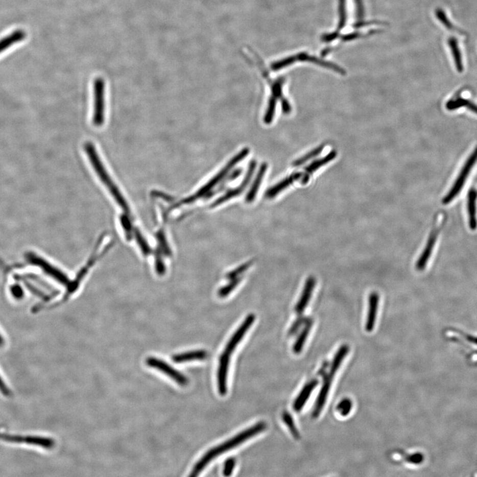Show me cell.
<instances>
[{"mask_svg": "<svg viewBox=\"0 0 477 477\" xmlns=\"http://www.w3.org/2000/svg\"><path fill=\"white\" fill-rule=\"evenodd\" d=\"M4 343H5L4 338H3V336H2V334L0 333V347H3Z\"/></svg>", "mask_w": 477, "mask_h": 477, "instance_id": "obj_41", "label": "cell"}, {"mask_svg": "<svg viewBox=\"0 0 477 477\" xmlns=\"http://www.w3.org/2000/svg\"><path fill=\"white\" fill-rule=\"evenodd\" d=\"M476 160L477 147L474 149L473 153L470 156L467 162H465V165L463 167L462 170H461L460 174L459 175V177L457 178L453 187H452V188L450 190L446 196L443 198L442 202L443 204H448L449 203L451 202L452 200L459 195L461 190H462L463 187L465 183L466 180H467L468 176H469L470 172H471L472 167H473L474 164H475Z\"/></svg>", "mask_w": 477, "mask_h": 477, "instance_id": "obj_6", "label": "cell"}, {"mask_svg": "<svg viewBox=\"0 0 477 477\" xmlns=\"http://www.w3.org/2000/svg\"><path fill=\"white\" fill-rule=\"evenodd\" d=\"M340 19L339 23V30L344 28L346 23V7H345V0H340Z\"/></svg>", "mask_w": 477, "mask_h": 477, "instance_id": "obj_31", "label": "cell"}, {"mask_svg": "<svg viewBox=\"0 0 477 477\" xmlns=\"http://www.w3.org/2000/svg\"><path fill=\"white\" fill-rule=\"evenodd\" d=\"M316 283V278L314 276H309L307 278L306 282L305 283L304 290L301 295L299 300L295 307L296 313L301 314L306 308V306L311 300V296L314 288H315Z\"/></svg>", "mask_w": 477, "mask_h": 477, "instance_id": "obj_10", "label": "cell"}, {"mask_svg": "<svg viewBox=\"0 0 477 477\" xmlns=\"http://www.w3.org/2000/svg\"><path fill=\"white\" fill-rule=\"evenodd\" d=\"M312 325V321H307L306 326H305L302 331L301 332L300 336H298L297 340H296V343H294L293 348L294 353L298 354L302 351L307 336H308L309 331H311Z\"/></svg>", "mask_w": 477, "mask_h": 477, "instance_id": "obj_25", "label": "cell"}, {"mask_svg": "<svg viewBox=\"0 0 477 477\" xmlns=\"http://www.w3.org/2000/svg\"><path fill=\"white\" fill-rule=\"evenodd\" d=\"M324 146H321L320 147H317V148L314 149V150L312 151L311 153L307 154L305 155L304 157L300 158V159L296 160V161L294 162V166H300L302 163H304L307 161V160H311L312 158L316 157L321 152H322L323 149H324Z\"/></svg>", "mask_w": 477, "mask_h": 477, "instance_id": "obj_28", "label": "cell"}, {"mask_svg": "<svg viewBox=\"0 0 477 477\" xmlns=\"http://www.w3.org/2000/svg\"><path fill=\"white\" fill-rule=\"evenodd\" d=\"M207 353L205 351H193L177 354L173 356V361L176 363L188 362L193 360H203L206 359Z\"/></svg>", "mask_w": 477, "mask_h": 477, "instance_id": "obj_21", "label": "cell"}, {"mask_svg": "<svg viewBox=\"0 0 477 477\" xmlns=\"http://www.w3.org/2000/svg\"><path fill=\"white\" fill-rule=\"evenodd\" d=\"M249 149H244V150L241 151L240 153H238V155H236L235 157L233 158V159L230 160V162L227 164L226 166L225 167L218 175H216L208 184L205 185L201 189H200L197 193H196L195 195L190 196V197L187 198L186 199L182 200L181 202L178 203V204H175V206H173L172 209L177 208V207L180 206V205L190 204V203L195 202L196 200L199 199V198L203 197L206 194L210 191L211 189L213 188V187L229 173V171L235 165V164H237V162L241 161L244 158L246 157L247 154L249 153Z\"/></svg>", "mask_w": 477, "mask_h": 477, "instance_id": "obj_4", "label": "cell"}, {"mask_svg": "<svg viewBox=\"0 0 477 477\" xmlns=\"http://www.w3.org/2000/svg\"><path fill=\"white\" fill-rule=\"evenodd\" d=\"M318 384V380H313L305 386L302 391L300 392L299 395L296 398L294 403V410L296 412H300L303 409L304 405L306 404L307 400L311 396L312 391L315 389L316 386Z\"/></svg>", "mask_w": 477, "mask_h": 477, "instance_id": "obj_16", "label": "cell"}, {"mask_svg": "<svg viewBox=\"0 0 477 477\" xmlns=\"http://www.w3.org/2000/svg\"><path fill=\"white\" fill-rule=\"evenodd\" d=\"M379 304V295L376 292L370 294L369 297V309H368L367 319L366 322V330L371 332L373 330L375 325L376 316Z\"/></svg>", "mask_w": 477, "mask_h": 477, "instance_id": "obj_12", "label": "cell"}, {"mask_svg": "<svg viewBox=\"0 0 477 477\" xmlns=\"http://www.w3.org/2000/svg\"><path fill=\"white\" fill-rule=\"evenodd\" d=\"M436 17L439 20H440L441 23L445 26V28H446L447 30L451 31H458L460 34H463L462 31L459 30L457 28L456 26H454L451 21H449V19H448L446 13H445L444 11L442 9H438L436 12Z\"/></svg>", "mask_w": 477, "mask_h": 477, "instance_id": "obj_26", "label": "cell"}, {"mask_svg": "<svg viewBox=\"0 0 477 477\" xmlns=\"http://www.w3.org/2000/svg\"><path fill=\"white\" fill-rule=\"evenodd\" d=\"M355 3L356 18L359 20L362 19L363 15H364V8H363V1L362 0H355Z\"/></svg>", "mask_w": 477, "mask_h": 477, "instance_id": "obj_35", "label": "cell"}, {"mask_svg": "<svg viewBox=\"0 0 477 477\" xmlns=\"http://www.w3.org/2000/svg\"><path fill=\"white\" fill-rule=\"evenodd\" d=\"M461 107H466V108L473 111L477 114V105L472 103L469 100L460 98V99L448 102L446 104V108L449 110H457V109L461 108Z\"/></svg>", "mask_w": 477, "mask_h": 477, "instance_id": "obj_24", "label": "cell"}, {"mask_svg": "<svg viewBox=\"0 0 477 477\" xmlns=\"http://www.w3.org/2000/svg\"><path fill=\"white\" fill-rule=\"evenodd\" d=\"M303 177H304V174L302 173H296L293 174L291 176H290L289 177L286 178L284 180H282L281 182H280L279 184L276 185V186L273 187V188L270 189V190L267 192L266 196L267 198H272L275 197L276 195H277L280 192L284 190V189L287 188L288 186H289L290 185L293 184L294 182L297 181V180H302Z\"/></svg>", "mask_w": 477, "mask_h": 477, "instance_id": "obj_18", "label": "cell"}, {"mask_svg": "<svg viewBox=\"0 0 477 477\" xmlns=\"http://www.w3.org/2000/svg\"><path fill=\"white\" fill-rule=\"evenodd\" d=\"M423 459V457L422 454H416L413 455L411 457H410L409 461L410 462L414 463V464H418L422 462Z\"/></svg>", "mask_w": 477, "mask_h": 477, "instance_id": "obj_37", "label": "cell"}, {"mask_svg": "<svg viewBox=\"0 0 477 477\" xmlns=\"http://www.w3.org/2000/svg\"><path fill=\"white\" fill-rule=\"evenodd\" d=\"M338 36H339V33L334 32V33H330V34H326V35H324V36L322 37V41L324 42H330L337 39V38H338Z\"/></svg>", "mask_w": 477, "mask_h": 477, "instance_id": "obj_38", "label": "cell"}, {"mask_svg": "<svg viewBox=\"0 0 477 477\" xmlns=\"http://www.w3.org/2000/svg\"><path fill=\"white\" fill-rule=\"evenodd\" d=\"M267 167L266 164H263L261 166L260 171L258 172L257 178H256L255 182H254L253 186H252L250 192H249L248 195L247 196L246 200L247 202H253V200L255 199L258 188H259L260 182H261L263 178L264 177L265 173L266 172Z\"/></svg>", "mask_w": 477, "mask_h": 477, "instance_id": "obj_23", "label": "cell"}, {"mask_svg": "<svg viewBox=\"0 0 477 477\" xmlns=\"http://www.w3.org/2000/svg\"><path fill=\"white\" fill-rule=\"evenodd\" d=\"M84 149H85L89 160H90L91 163H92L93 168L94 169V171L97 172L98 176L100 177V180L106 185V186L108 188L109 191L110 192V193L112 195L113 197L114 198L117 204L121 206V208L124 209L126 213H129V206L128 204H127L126 200L123 197V195L121 193H120L119 189L117 188L116 185L113 183L112 180L111 179L110 175L107 173L103 164L102 163V161H100V158L98 157L97 151L96 150L94 146H93L91 142H87L85 146H84Z\"/></svg>", "mask_w": 477, "mask_h": 477, "instance_id": "obj_2", "label": "cell"}, {"mask_svg": "<svg viewBox=\"0 0 477 477\" xmlns=\"http://www.w3.org/2000/svg\"><path fill=\"white\" fill-rule=\"evenodd\" d=\"M146 362L147 366L159 370L162 373L166 374L172 379L176 381L178 385L181 386L188 385V378L184 374L177 371V369H174L165 361L160 360V359L153 357V356H150V357L147 358Z\"/></svg>", "mask_w": 477, "mask_h": 477, "instance_id": "obj_7", "label": "cell"}, {"mask_svg": "<svg viewBox=\"0 0 477 477\" xmlns=\"http://www.w3.org/2000/svg\"><path fill=\"white\" fill-rule=\"evenodd\" d=\"M296 61H297V59H296V55L290 56V57L284 58V59L279 60V61L273 62L271 65V69L274 71L279 70L280 69L293 64Z\"/></svg>", "mask_w": 477, "mask_h": 477, "instance_id": "obj_27", "label": "cell"}, {"mask_svg": "<svg viewBox=\"0 0 477 477\" xmlns=\"http://www.w3.org/2000/svg\"><path fill=\"white\" fill-rule=\"evenodd\" d=\"M265 428H266V423L263 422H258L257 424L251 427L250 428H248L245 430L244 432H241L240 434H237V436L234 437V438L220 445L219 446L216 447L209 450V451L207 452V453L203 456V458L198 461L197 464L195 466L193 472H192L190 474V476H196L198 475V474L204 469V468L209 464L211 460L217 458V457L220 456L221 454L226 453V452L229 451V450L238 446V445L242 444L244 441L253 438V437L256 436V435L264 431Z\"/></svg>", "mask_w": 477, "mask_h": 477, "instance_id": "obj_1", "label": "cell"}, {"mask_svg": "<svg viewBox=\"0 0 477 477\" xmlns=\"http://www.w3.org/2000/svg\"><path fill=\"white\" fill-rule=\"evenodd\" d=\"M255 162L253 161L251 162L250 166H249L248 173H247L246 177H245L244 181L242 182V184L240 185V187L234 189L233 190L228 192L226 195L223 196L222 197L216 200V201L211 205V207L214 208V207L218 206V205L222 204V203L226 202L227 200H230L231 198L235 197V196L240 195V194L244 191V189L246 188L247 185L248 184L249 180L251 179V176L253 175L254 169L255 168Z\"/></svg>", "mask_w": 477, "mask_h": 477, "instance_id": "obj_14", "label": "cell"}, {"mask_svg": "<svg viewBox=\"0 0 477 477\" xmlns=\"http://www.w3.org/2000/svg\"><path fill=\"white\" fill-rule=\"evenodd\" d=\"M104 90L105 82L102 78H97L93 81V124L100 127L104 122Z\"/></svg>", "mask_w": 477, "mask_h": 477, "instance_id": "obj_5", "label": "cell"}, {"mask_svg": "<svg viewBox=\"0 0 477 477\" xmlns=\"http://www.w3.org/2000/svg\"><path fill=\"white\" fill-rule=\"evenodd\" d=\"M240 282V279H233L232 281H231L230 283H229L228 284L226 285L224 287L222 288L219 291V295L220 297L224 298L226 297L228 294H230L231 292L235 289V287L237 286V284Z\"/></svg>", "mask_w": 477, "mask_h": 477, "instance_id": "obj_30", "label": "cell"}, {"mask_svg": "<svg viewBox=\"0 0 477 477\" xmlns=\"http://www.w3.org/2000/svg\"><path fill=\"white\" fill-rule=\"evenodd\" d=\"M230 355L223 353L220 360L218 368V390L221 395L224 396L227 393V376L228 373Z\"/></svg>", "mask_w": 477, "mask_h": 477, "instance_id": "obj_11", "label": "cell"}, {"mask_svg": "<svg viewBox=\"0 0 477 477\" xmlns=\"http://www.w3.org/2000/svg\"><path fill=\"white\" fill-rule=\"evenodd\" d=\"M466 338H467V340L469 341V342L477 345V338H475V337L467 336H466Z\"/></svg>", "mask_w": 477, "mask_h": 477, "instance_id": "obj_40", "label": "cell"}, {"mask_svg": "<svg viewBox=\"0 0 477 477\" xmlns=\"http://www.w3.org/2000/svg\"><path fill=\"white\" fill-rule=\"evenodd\" d=\"M448 44L451 49L457 70L459 73H462L463 71L462 55H461L460 48L459 46L458 39L454 37H450L448 39Z\"/></svg>", "mask_w": 477, "mask_h": 477, "instance_id": "obj_22", "label": "cell"}, {"mask_svg": "<svg viewBox=\"0 0 477 477\" xmlns=\"http://www.w3.org/2000/svg\"><path fill=\"white\" fill-rule=\"evenodd\" d=\"M282 418L285 423L287 425V426L289 427L290 431L293 434L294 438H299V433H298V430L296 429L293 417L291 416V414L288 413V412H284V413L283 414Z\"/></svg>", "mask_w": 477, "mask_h": 477, "instance_id": "obj_29", "label": "cell"}, {"mask_svg": "<svg viewBox=\"0 0 477 477\" xmlns=\"http://www.w3.org/2000/svg\"><path fill=\"white\" fill-rule=\"evenodd\" d=\"M477 191L471 189L468 195V212H469V226L471 230H475L477 227L476 219Z\"/></svg>", "mask_w": 477, "mask_h": 477, "instance_id": "obj_17", "label": "cell"}, {"mask_svg": "<svg viewBox=\"0 0 477 477\" xmlns=\"http://www.w3.org/2000/svg\"><path fill=\"white\" fill-rule=\"evenodd\" d=\"M251 264V262H249L245 263L244 265H242V266L240 267H237V268L234 270V271L227 274V278L230 280L235 279L237 276L246 271V270L249 268V266H250Z\"/></svg>", "mask_w": 477, "mask_h": 477, "instance_id": "obj_33", "label": "cell"}, {"mask_svg": "<svg viewBox=\"0 0 477 477\" xmlns=\"http://www.w3.org/2000/svg\"><path fill=\"white\" fill-rule=\"evenodd\" d=\"M26 37V33L21 30L13 31L12 33L8 35V36L4 37L0 40V53L8 49L10 46L13 44L18 43L22 41Z\"/></svg>", "mask_w": 477, "mask_h": 477, "instance_id": "obj_20", "label": "cell"}, {"mask_svg": "<svg viewBox=\"0 0 477 477\" xmlns=\"http://www.w3.org/2000/svg\"><path fill=\"white\" fill-rule=\"evenodd\" d=\"M352 403L349 399H345L339 404L338 410L340 412L341 415L343 416H347L351 411Z\"/></svg>", "mask_w": 477, "mask_h": 477, "instance_id": "obj_32", "label": "cell"}, {"mask_svg": "<svg viewBox=\"0 0 477 477\" xmlns=\"http://www.w3.org/2000/svg\"><path fill=\"white\" fill-rule=\"evenodd\" d=\"M337 157V152L336 151H332L331 152L329 153L328 155L325 156V157L322 158V159L315 160L312 162V164H309V166H307L306 169H304V171H303L304 173V177H303L302 180H301V183L302 184H306L308 182L309 178H311V175L314 173H315L318 169L321 168V167L325 165V164L328 163V162H331V160H333Z\"/></svg>", "mask_w": 477, "mask_h": 477, "instance_id": "obj_13", "label": "cell"}, {"mask_svg": "<svg viewBox=\"0 0 477 477\" xmlns=\"http://www.w3.org/2000/svg\"><path fill=\"white\" fill-rule=\"evenodd\" d=\"M0 392L5 396H9L11 394L10 389H9L8 385L6 384L5 382H4L1 376H0Z\"/></svg>", "mask_w": 477, "mask_h": 477, "instance_id": "obj_36", "label": "cell"}, {"mask_svg": "<svg viewBox=\"0 0 477 477\" xmlns=\"http://www.w3.org/2000/svg\"><path fill=\"white\" fill-rule=\"evenodd\" d=\"M23 443L39 446L44 449H51L55 447V441L46 437L28 436H23Z\"/></svg>", "mask_w": 477, "mask_h": 477, "instance_id": "obj_19", "label": "cell"}, {"mask_svg": "<svg viewBox=\"0 0 477 477\" xmlns=\"http://www.w3.org/2000/svg\"><path fill=\"white\" fill-rule=\"evenodd\" d=\"M360 36V34L359 33H351V34H349L345 35V36L343 37V41H351V40L355 39L356 38H357Z\"/></svg>", "mask_w": 477, "mask_h": 477, "instance_id": "obj_39", "label": "cell"}, {"mask_svg": "<svg viewBox=\"0 0 477 477\" xmlns=\"http://www.w3.org/2000/svg\"><path fill=\"white\" fill-rule=\"evenodd\" d=\"M235 459L234 458L227 459L224 463V469H223V473H224V476H230L232 474L233 470L235 469Z\"/></svg>", "mask_w": 477, "mask_h": 477, "instance_id": "obj_34", "label": "cell"}, {"mask_svg": "<svg viewBox=\"0 0 477 477\" xmlns=\"http://www.w3.org/2000/svg\"><path fill=\"white\" fill-rule=\"evenodd\" d=\"M296 56L297 61L314 62V63L323 66V67L331 69V70L335 71L336 73H340L341 75H345V74H346L344 69L341 68L340 66L336 65L335 64L331 63V62L324 61L315 57H312V56L309 55L306 53H300V54L296 55Z\"/></svg>", "mask_w": 477, "mask_h": 477, "instance_id": "obj_15", "label": "cell"}, {"mask_svg": "<svg viewBox=\"0 0 477 477\" xmlns=\"http://www.w3.org/2000/svg\"><path fill=\"white\" fill-rule=\"evenodd\" d=\"M440 228L434 229L430 234L427 244L425 245L424 249L421 254L420 258H418L416 263V269L418 271H422L425 268L429 258L431 257L432 252L434 250L435 244H436L437 237L438 235V231Z\"/></svg>", "mask_w": 477, "mask_h": 477, "instance_id": "obj_9", "label": "cell"}, {"mask_svg": "<svg viewBox=\"0 0 477 477\" xmlns=\"http://www.w3.org/2000/svg\"><path fill=\"white\" fill-rule=\"evenodd\" d=\"M348 352V345H342L336 354L335 357H334L333 362H332L331 365L330 371H329L328 373L325 374L324 376V383H323L322 389H321L320 394H319L317 400H316L315 407H314L313 412V416L314 418H317V417L320 416V412H322L323 408H324L325 404V402H326L327 395H328V392L329 389H330L332 380L333 379L334 376H335L339 368L340 367V365L343 362V359L346 356Z\"/></svg>", "mask_w": 477, "mask_h": 477, "instance_id": "obj_3", "label": "cell"}, {"mask_svg": "<svg viewBox=\"0 0 477 477\" xmlns=\"http://www.w3.org/2000/svg\"><path fill=\"white\" fill-rule=\"evenodd\" d=\"M255 317L253 314H250V315H249L245 318L244 322L240 325V327H238L237 330L235 332V333L231 337L230 340H229L228 343H227L226 349H225V353L231 355V354L233 353L234 350L237 347L238 343L242 340L245 333H246L248 329L250 328L254 321H255Z\"/></svg>", "mask_w": 477, "mask_h": 477, "instance_id": "obj_8", "label": "cell"}]
</instances>
